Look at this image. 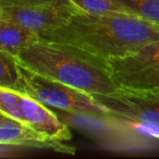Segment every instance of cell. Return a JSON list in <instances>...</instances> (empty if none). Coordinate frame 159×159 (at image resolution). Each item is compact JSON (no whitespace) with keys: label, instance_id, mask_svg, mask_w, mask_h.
Returning a JSON list of instances; mask_svg holds the SVG:
<instances>
[{"label":"cell","instance_id":"1","mask_svg":"<svg viewBox=\"0 0 159 159\" xmlns=\"http://www.w3.org/2000/svg\"><path fill=\"white\" fill-rule=\"evenodd\" d=\"M39 37L73 45L108 62L159 40V25L132 14H91L79 10L63 26Z\"/></svg>","mask_w":159,"mask_h":159},{"label":"cell","instance_id":"2","mask_svg":"<svg viewBox=\"0 0 159 159\" xmlns=\"http://www.w3.org/2000/svg\"><path fill=\"white\" fill-rule=\"evenodd\" d=\"M21 66L93 96L109 95L118 86L106 61L64 43L40 40L14 57Z\"/></svg>","mask_w":159,"mask_h":159},{"label":"cell","instance_id":"3","mask_svg":"<svg viewBox=\"0 0 159 159\" xmlns=\"http://www.w3.org/2000/svg\"><path fill=\"white\" fill-rule=\"evenodd\" d=\"M21 69L25 80V95L73 115L109 120V111L93 95L23 66Z\"/></svg>","mask_w":159,"mask_h":159},{"label":"cell","instance_id":"4","mask_svg":"<svg viewBox=\"0 0 159 159\" xmlns=\"http://www.w3.org/2000/svg\"><path fill=\"white\" fill-rule=\"evenodd\" d=\"M107 64L119 89L141 95L159 94V40Z\"/></svg>","mask_w":159,"mask_h":159},{"label":"cell","instance_id":"5","mask_svg":"<svg viewBox=\"0 0 159 159\" xmlns=\"http://www.w3.org/2000/svg\"><path fill=\"white\" fill-rule=\"evenodd\" d=\"M94 97L109 111V120L128 123L159 139V94L141 95L118 89Z\"/></svg>","mask_w":159,"mask_h":159},{"label":"cell","instance_id":"6","mask_svg":"<svg viewBox=\"0 0 159 159\" xmlns=\"http://www.w3.org/2000/svg\"><path fill=\"white\" fill-rule=\"evenodd\" d=\"M76 11L79 9L73 5L0 7V19L42 35L63 26Z\"/></svg>","mask_w":159,"mask_h":159},{"label":"cell","instance_id":"7","mask_svg":"<svg viewBox=\"0 0 159 159\" xmlns=\"http://www.w3.org/2000/svg\"><path fill=\"white\" fill-rule=\"evenodd\" d=\"M0 144L16 147L50 149L66 155H75L74 146L50 139L37 132L27 123L0 113Z\"/></svg>","mask_w":159,"mask_h":159},{"label":"cell","instance_id":"8","mask_svg":"<svg viewBox=\"0 0 159 159\" xmlns=\"http://www.w3.org/2000/svg\"><path fill=\"white\" fill-rule=\"evenodd\" d=\"M22 105L26 123L37 132L61 142H68L72 139L70 129L47 108V105L25 94H22Z\"/></svg>","mask_w":159,"mask_h":159},{"label":"cell","instance_id":"9","mask_svg":"<svg viewBox=\"0 0 159 159\" xmlns=\"http://www.w3.org/2000/svg\"><path fill=\"white\" fill-rule=\"evenodd\" d=\"M40 40L39 35L35 32L5 19H0V51L16 57L25 48Z\"/></svg>","mask_w":159,"mask_h":159},{"label":"cell","instance_id":"10","mask_svg":"<svg viewBox=\"0 0 159 159\" xmlns=\"http://www.w3.org/2000/svg\"><path fill=\"white\" fill-rule=\"evenodd\" d=\"M0 87L25 94V80L16 59L0 51Z\"/></svg>","mask_w":159,"mask_h":159},{"label":"cell","instance_id":"11","mask_svg":"<svg viewBox=\"0 0 159 159\" xmlns=\"http://www.w3.org/2000/svg\"><path fill=\"white\" fill-rule=\"evenodd\" d=\"M79 10L91 14H132L130 8L118 0H69Z\"/></svg>","mask_w":159,"mask_h":159},{"label":"cell","instance_id":"12","mask_svg":"<svg viewBox=\"0 0 159 159\" xmlns=\"http://www.w3.org/2000/svg\"><path fill=\"white\" fill-rule=\"evenodd\" d=\"M0 113L26 123L22 105V94L0 87Z\"/></svg>","mask_w":159,"mask_h":159},{"label":"cell","instance_id":"13","mask_svg":"<svg viewBox=\"0 0 159 159\" xmlns=\"http://www.w3.org/2000/svg\"><path fill=\"white\" fill-rule=\"evenodd\" d=\"M136 16L159 25V0H118Z\"/></svg>","mask_w":159,"mask_h":159},{"label":"cell","instance_id":"14","mask_svg":"<svg viewBox=\"0 0 159 159\" xmlns=\"http://www.w3.org/2000/svg\"><path fill=\"white\" fill-rule=\"evenodd\" d=\"M47 5H72L69 0H0V7H31Z\"/></svg>","mask_w":159,"mask_h":159}]
</instances>
